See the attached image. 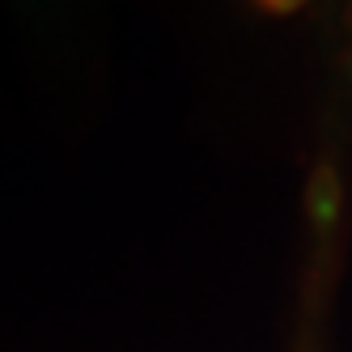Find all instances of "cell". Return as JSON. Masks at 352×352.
I'll use <instances>...</instances> for the list:
<instances>
[{
    "mask_svg": "<svg viewBox=\"0 0 352 352\" xmlns=\"http://www.w3.org/2000/svg\"><path fill=\"white\" fill-rule=\"evenodd\" d=\"M255 13H263V17H293V13H301L310 5V0H246Z\"/></svg>",
    "mask_w": 352,
    "mask_h": 352,
    "instance_id": "cell-1",
    "label": "cell"
},
{
    "mask_svg": "<svg viewBox=\"0 0 352 352\" xmlns=\"http://www.w3.org/2000/svg\"><path fill=\"white\" fill-rule=\"evenodd\" d=\"M340 5H344V9H352V0H340Z\"/></svg>",
    "mask_w": 352,
    "mask_h": 352,
    "instance_id": "cell-2",
    "label": "cell"
}]
</instances>
